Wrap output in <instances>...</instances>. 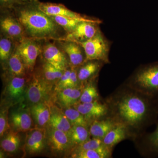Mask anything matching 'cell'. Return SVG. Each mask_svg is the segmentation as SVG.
I'll list each match as a JSON object with an SVG mask.
<instances>
[{"instance_id": "8fae6325", "label": "cell", "mask_w": 158, "mask_h": 158, "mask_svg": "<svg viewBox=\"0 0 158 158\" xmlns=\"http://www.w3.org/2000/svg\"><path fill=\"white\" fill-rule=\"evenodd\" d=\"M46 142L54 152L65 151L72 146L68 133L49 127L46 134Z\"/></svg>"}, {"instance_id": "7402d4cb", "label": "cell", "mask_w": 158, "mask_h": 158, "mask_svg": "<svg viewBox=\"0 0 158 158\" xmlns=\"http://www.w3.org/2000/svg\"><path fill=\"white\" fill-rule=\"evenodd\" d=\"M51 102H40L32 105L31 115L39 128L44 127L48 124L51 116Z\"/></svg>"}, {"instance_id": "9c48e42d", "label": "cell", "mask_w": 158, "mask_h": 158, "mask_svg": "<svg viewBox=\"0 0 158 158\" xmlns=\"http://www.w3.org/2000/svg\"><path fill=\"white\" fill-rule=\"evenodd\" d=\"M25 65L26 69L32 70L40 53V46L31 40L23 39L16 48Z\"/></svg>"}, {"instance_id": "5bb4252c", "label": "cell", "mask_w": 158, "mask_h": 158, "mask_svg": "<svg viewBox=\"0 0 158 158\" xmlns=\"http://www.w3.org/2000/svg\"><path fill=\"white\" fill-rule=\"evenodd\" d=\"M26 78L23 77H14L11 79L6 89L9 100L15 103L22 101L26 95Z\"/></svg>"}, {"instance_id": "603a6c76", "label": "cell", "mask_w": 158, "mask_h": 158, "mask_svg": "<svg viewBox=\"0 0 158 158\" xmlns=\"http://www.w3.org/2000/svg\"><path fill=\"white\" fill-rule=\"evenodd\" d=\"M72 146H78L90 139V135L88 128L82 126H73L68 133Z\"/></svg>"}, {"instance_id": "e0dca14e", "label": "cell", "mask_w": 158, "mask_h": 158, "mask_svg": "<svg viewBox=\"0 0 158 158\" xmlns=\"http://www.w3.org/2000/svg\"><path fill=\"white\" fill-rule=\"evenodd\" d=\"M63 50L68 55L73 68H76L83 65L86 61L84 49L81 44L74 41H68L62 45Z\"/></svg>"}, {"instance_id": "836d02e7", "label": "cell", "mask_w": 158, "mask_h": 158, "mask_svg": "<svg viewBox=\"0 0 158 158\" xmlns=\"http://www.w3.org/2000/svg\"><path fill=\"white\" fill-rule=\"evenodd\" d=\"M10 126L8 116V110L1 111L0 115V136L2 137L9 129Z\"/></svg>"}, {"instance_id": "cb8c5ba5", "label": "cell", "mask_w": 158, "mask_h": 158, "mask_svg": "<svg viewBox=\"0 0 158 158\" xmlns=\"http://www.w3.org/2000/svg\"><path fill=\"white\" fill-rule=\"evenodd\" d=\"M1 29L9 36L15 38L20 37L23 27L18 21L10 17H5L1 21Z\"/></svg>"}, {"instance_id": "d6a6232c", "label": "cell", "mask_w": 158, "mask_h": 158, "mask_svg": "<svg viewBox=\"0 0 158 158\" xmlns=\"http://www.w3.org/2000/svg\"><path fill=\"white\" fill-rule=\"evenodd\" d=\"M12 44L11 40L7 38L0 40V59L2 62L9 61L11 55Z\"/></svg>"}, {"instance_id": "ac0fdd59", "label": "cell", "mask_w": 158, "mask_h": 158, "mask_svg": "<svg viewBox=\"0 0 158 158\" xmlns=\"http://www.w3.org/2000/svg\"><path fill=\"white\" fill-rule=\"evenodd\" d=\"M104 64L98 60H89L81 65L77 71L78 78L81 85L83 86L84 83L95 78Z\"/></svg>"}, {"instance_id": "8992f818", "label": "cell", "mask_w": 158, "mask_h": 158, "mask_svg": "<svg viewBox=\"0 0 158 158\" xmlns=\"http://www.w3.org/2000/svg\"><path fill=\"white\" fill-rule=\"evenodd\" d=\"M85 116L89 126L92 122L109 116V108L105 101L100 100L90 103H81L73 106Z\"/></svg>"}, {"instance_id": "52a82bcc", "label": "cell", "mask_w": 158, "mask_h": 158, "mask_svg": "<svg viewBox=\"0 0 158 158\" xmlns=\"http://www.w3.org/2000/svg\"><path fill=\"white\" fill-rule=\"evenodd\" d=\"M139 153L145 157L158 156V122L152 132L144 133L134 141Z\"/></svg>"}, {"instance_id": "f546056e", "label": "cell", "mask_w": 158, "mask_h": 158, "mask_svg": "<svg viewBox=\"0 0 158 158\" xmlns=\"http://www.w3.org/2000/svg\"><path fill=\"white\" fill-rule=\"evenodd\" d=\"M50 17L53 20L54 22L56 23L58 25L61 26L68 33H70L72 31H73L79 23L83 21L81 20L73 18L59 16V15L50 16Z\"/></svg>"}, {"instance_id": "e575fe53", "label": "cell", "mask_w": 158, "mask_h": 158, "mask_svg": "<svg viewBox=\"0 0 158 158\" xmlns=\"http://www.w3.org/2000/svg\"><path fill=\"white\" fill-rule=\"evenodd\" d=\"M80 83L77 76V71L75 68L71 69V72L69 77L68 79L65 88H77L82 87V85H80Z\"/></svg>"}, {"instance_id": "74e56055", "label": "cell", "mask_w": 158, "mask_h": 158, "mask_svg": "<svg viewBox=\"0 0 158 158\" xmlns=\"http://www.w3.org/2000/svg\"><path fill=\"white\" fill-rule=\"evenodd\" d=\"M156 103L157 106V107L158 109V97L157 98H156Z\"/></svg>"}, {"instance_id": "30bf717a", "label": "cell", "mask_w": 158, "mask_h": 158, "mask_svg": "<svg viewBox=\"0 0 158 158\" xmlns=\"http://www.w3.org/2000/svg\"><path fill=\"white\" fill-rule=\"evenodd\" d=\"M37 8L40 11L49 16L59 15L73 18L82 21L101 22L100 20L88 18L77 12H74L61 4L51 3H40L38 4Z\"/></svg>"}, {"instance_id": "484cf974", "label": "cell", "mask_w": 158, "mask_h": 158, "mask_svg": "<svg viewBox=\"0 0 158 158\" xmlns=\"http://www.w3.org/2000/svg\"><path fill=\"white\" fill-rule=\"evenodd\" d=\"M112 150L106 146L95 149L73 152L71 157L75 158H111L112 154Z\"/></svg>"}, {"instance_id": "ffe728a7", "label": "cell", "mask_w": 158, "mask_h": 158, "mask_svg": "<svg viewBox=\"0 0 158 158\" xmlns=\"http://www.w3.org/2000/svg\"><path fill=\"white\" fill-rule=\"evenodd\" d=\"M83 86L80 88H65L58 91L56 100L59 104L62 107L67 108L78 103Z\"/></svg>"}, {"instance_id": "1f68e13d", "label": "cell", "mask_w": 158, "mask_h": 158, "mask_svg": "<svg viewBox=\"0 0 158 158\" xmlns=\"http://www.w3.org/2000/svg\"><path fill=\"white\" fill-rule=\"evenodd\" d=\"M105 146L103 144L102 140L98 138H93L89 139L84 143L74 147L73 152L86 150L89 149H95Z\"/></svg>"}, {"instance_id": "4fadbf2b", "label": "cell", "mask_w": 158, "mask_h": 158, "mask_svg": "<svg viewBox=\"0 0 158 158\" xmlns=\"http://www.w3.org/2000/svg\"><path fill=\"white\" fill-rule=\"evenodd\" d=\"M28 110L19 109L11 112L10 117V126L18 132H25L31 130L33 120Z\"/></svg>"}, {"instance_id": "7c38bea8", "label": "cell", "mask_w": 158, "mask_h": 158, "mask_svg": "<svg viewBox=\"0 0 158 158\" xmlns=\"http://www.w3.org/2000/svg\"><path fill=\"white\" fill-rule=\"evenodd\" d=\"M46 131L44 129L36 128L30 130L27 135L25 148L30 155H35L42 152L46 142Z\"/></svg>"}, {"instance_id": "44dd1931", "label": "cell", "mask_w": 158, "mask_h": 158, "mask_svg": "<svg viewBox=\"0 0 158 158\" xmlns=\"http://www.w3.org/2000/svg\"><path fill=\"white\" fill-rule=\"evenodd\" d=\"M51 110L50 117L48 124L49 127L68 133L72 126L64 111L52 105Z\"/></svg>"}, {"instance_id": "7a4b0ae2", "label": "cell", "mask_w": 158, "mask_h": 158, "mask_svg": "<svg viewBox=\"0 0 158 158\" xmlns=\"http://www.w3.org/2000/svg\"><path fill=\"white\" fill-rule=\"evenodd\" d=\"M18 20L26 33L32 38H51L58 33V25L38 8L21 10Z\"/></svg>"}, {"instance_id": "d4e9b609", "label": "cell", "mask_w": 158, "mask_h": 158, "mask_svg": "<svg viewBox=\"0 0 158 158\" xmlns=\"http://www.w3.org/2000/svg\"><path fill=\"white\" fill-rule=\"evenodd\" d=\"M21 139L18 132L10 130L1 142V147L6 152L12 153L18 150Z\"/></svg>"}, {"instance_id": "d6986e66", "label": "cell", "mask_w": 158, "mask_h": 158, "mask_svg": "<svg viewBox=\"0 0 158 158\" xmlns=\"http://www.w3.org/2000/svg\"><path fill=\"white\" fill-rule=\"evenodd\" d=\"M118 123L113 118L107 116L94 120L89 126L90 136L102 139Z\"/></svg>"}, {"instance_id": "3957f363", "label": "cell", "mask_w": 158, "mask_h": 158, "mask_svg": "<svg viewBox=\"0 0 158 158\" xmlns=\"http://www.w3.org/2000/svg\"><path fill=\"white\" fill-rule=\"evenodd\" d=\"M123 83L147 96L156 98L158 97V61L140 65Z\"/></svg>"}, {"instance_id": "4dcf8cb0", "label": "cell", "mask_w": 158, "mask_h": 158, "mask_svg": "<svg viewBox=\"0 0 158 158\" xmlns=\"http://www.w3.org/2000/svg\"><path fill=\"white\" fill-rule=\"evenodd\" d=\"M43 71L44 79L51 83L58 81L62 77L64 71L59 70L48 62H46L43 66Z\"/></svg>"}, {"instance_id": "d590c367", "label": "cell", "mask_w": 158, "mask_h": 158, "mask_svg": "<svg viewBox=\"0 0 158 158\" xmlns=\"http://www.w3.org/2000/svg\"><path fill=\"white\" fill-rule=\"evenodd\" d=\"M71 72V70L70 69H66L64 71L62 77L58 80V82L56 84L55 90L58 92L60 90L65 89V85L70 75Z\"/></svg>"}, {"instance_id": "5b68a950", "label": "cell", "mask_w": 158, "mask_h": 158, "mask_svg": "<svg viewBox=\"0 0 158 158\" xmlns=\"http://www.w3.org/2000/svg\"><path fill=\"white\" fill-rule=\"evenodd\" d=\"M53 85L45 79L34 77L27 90V99L32 105L40 102H51Z\"/></svg>"}, {"instance_id": "83f0119b", "label": "cell", "mask_w": 158, "mask_h": 158, "mask_svg": "<svg viewBox=\"0 0 158 158\" xmlns=\"http://www.w3.org/2000/svg\"><path fill=\"white\" fill-rule=\"evenodd\" d=\"M9 66L10 72L14 77H23L25 75V65L16 50L9 59Z\"/></svg>"}, {"instance_id": "6da1fadb", "label": "cell", "mask_w": 158, "mask_h": 158, "mask_svg": "<svg viewBox=\"0 0 158 158\" xmlns=\"http://www.w3.org/2000/svg\"><path fill=\"white\" fill-rule=\"evenodd\" d=\"M109 116L124 126L132 141L145 133L158 117L156 99L147 96L123 83L105 99Z\"/></svg>"}, {"instance_id": "4316f807", "label": "cell", "mask_w": 158, "mask_h": 158, "mask_svg": "<svg viewBox=\"0 0 158 158\" xmlns=\"http://www.w3.org/2000/svg\"><path fill=\"white\" fill-rule=\"evenodd\" d=\"M93 79L84 85L80 98V102L90 103L100 100L98 90Z\"/></svg>"}, {"instance_id": "277c9868", "label": "cell", "mask_w": 158, "mask_h": 158, "mask_svg": "<svg viewBox=\"0 0 158 158\" xmlns=\"http://www.w3.org/2000/svg\"><path fill=\"white\" fill-rule=\"evenodd\" d=\"M79 44L85 51V62L89 60H98L105 64L110 63L109 53L111 43L104 36L100 30L90 39Z\"/></svg>"}, {"instance_id": "ba28073f", "label": "cell", "mask_w": 158, "mask_h": 158, "mask_svg": "<svg viewBox=\"0 0 158 158\" xmlns=\"http://www.w3.org/2000/svg\"><path fill=\"white\" fill-rule=\"evenodd\" d=\"M102 22L83 21L79 23L76 28L66 36L67 41L80 43L93 37L100 30L99 25Z\"/></svg>"}, {"instance_id": "9a60e30c", "label": "cell", "mask_w": 158, "mask_h": 158, "mask_svg": "<svg viewBox=\"0 0 158 158\" xmlns=\"http://www.w3.org/2000/svg\"><path fill=\"white\" fill-rule=\"evenodd\" d=\"M126 139L132 140V137L124 126L118 124L103 138V144L106 147L113 150L116 144Z\"/></svg>"}, {"instance_id": "2e32d148", "label": "cell", "mask_w": 158, "mask_h": 158, "mask_svg": "<svg viewBox=\"0 0 158 158\" xmlns=\"http://www.w3.org/2000/svg\"><path fill=\"white\" fill-rule=\"evenodd\" d=\"M43 55L47 62L59 70H66L67 66L66 58L56 46L52 44H47L44 49Z\"/></svg>"}, {"instance_id": "f1b7e54d", "label": "cell", "mask_w": 158, "mask_h": 158, "mask_svg": "<svg viewBox=\"0 0 158 158\" xmlns=\"http://www.w3.org/2000/svg\"><path fill=\"white\" fill-rule=\"evenodd\" d=\"M65 115L70 122L72 126H82L89 128V124L85 119V116L75 109L71 107L65 108L64 111Z\"/></svg>"}, {"instance_id": "8d00e7d4", "label": "cell", "mask_w": 158, "mask_h": 158, "mask_svg": "<svg viewBox=\"0 0 158 158\" xmlns=\"http://www.w3.org/2000/svg\"><path fill=\"white\" fill-rule=\"evenodd\" d=\"M18 1H19V0H1V2L2 3H8L16 2Z\"/></svg>"}]
</instances>
